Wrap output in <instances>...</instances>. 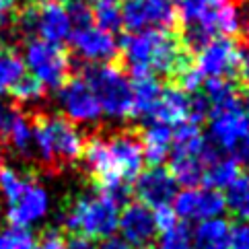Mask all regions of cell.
<instances>
[{
	"label": "cell",
	"mask_w": 249,
	"mask_h": 249,
	"mask_svg": "<svg viewBox=\"0 0 249 249\" xmlns=\"http://www.w3.org/2000/svg\"><path fill=\"white\" fill-rule=\"evenodd\" d=\"M58 105L62 115L72 124H95L103 115L97 97L83 76L66 78V83L58 89Z\"/></svg>",
	"instance_id": "9"
},
{
	"label": "cell",
	"mask_w": 249,
	"mask_h": 249,
	"mask_svg": "<svg viewBox=\"0 0 249 249\" xmlns=\"http://www.w3.org/2000/svg\"><path fill=\"white\" fill-rule=\"evenodd\" d=\"M237 64L239 41L229 35L210 39L196 58V68L208 78H237Z\"/></svg>",
	"instance_id": "10"
},
{
	"label": "cell",
	"mask_w": 249,
	"mask_h": 249,
	"mask_svg": "<svg viewBox=\"0 0 249 249\" xmlns=\"http://www.w3.org/2000/svg\"><path fill=\"white\" fill-rule=\"evenodd\" d=\"M21 0H0V27L13 25Z\"/></svg>",
	"instance_id": "35"
},
{
	"label": "cell",
	"mask_w": 249,
	"mask_h": 249,
	"mask_svg": "<svg viewBox=\"0 0 249 249\" xmlns=\"http://www.w3.org/2000/svg\"><path fill=\"white\" fill-rule=\"evenodd\" d=\"M120 208L97 192H83L74 196L62 210V225L72 235L87 239H107L118 231Z\"/></svg>",
	"instance_id": "4"
},
{
	"label": "cell",
	"mask_w": 249,
	"mask_h": 249,
	"mask_svg": "<svg viewBox=\"0 0 249 249\" xmlns=\"http://www.w3.org/2000/svg\"><path fill=\"white\" fill-rule=\"evenodd\" d=\"M62 4H68V2H72V0H60ZM83 2H87V0H83Z\"/></svg>",
	"instance_id": "41"
},
{
	"label": "cell",
	"mask_w": 249,
	"mask_h": 249,
	"mask_svg": "<svg viewBox=\"0 0 249 249\" xmlns=\"http://www.w3.org/2000/svg\"><path fill=\"white\" fill-rule=\"evenodd\" d=\"M241 175V163H237L233 157L220 155L212 163L204 167L202 185L208 190H227L237 177Z\"/></svg>",
	"instance_id": "24"
},
{
	"label": "cell",
	"mask_w": 249,
	"mask_h": 249,
	"mask_svg": "<svg viewBox=\"0 0 249 249\" xmlns=\"http://www.w3.org/2000/svg\"><path fill=\"white\" fill-rule=\"evenodd\" d=\"M33 249H66V239L62 237L60 231L50 229L39 239H35Z\"/></svg>",
	"instance_id": "32"
},
{
	"label": "cell",
	"mask_w": 249,
	"mask_h": 249,
	"mask_svg": "<svg viewBox=\"0 0 249 249\" xmlns=\"http://www.w3.org/2000/svg\"><path fill=\"white\" fill-rule=\"evenodd\" d=\"M153 218H155V225H157V231H169L177 225V216L171 206H157L153 210Z\"/></svg>",
	"instance_id": "33"
},
{
	"label": "cell",
	"mask_w": 249,
	"mask_h": 249,
	"mask_svg": "<svg viewBox=\"0 0 249 249\" xmlns=\"http://www.w3.org/2000/svg\"><path fill=\"white\" fill-rule=\"evenodd\" d=\"M33 124V155L48 171L56 173L81 161L85 136L76 124L62 113H35Z\"/></svg>",
	"instance_id": "3"
},
{
	"label": "cell",
	"mask_w": 249,
	"mask_h": 249,
	"mask_svg": "<svg viewBox=\"0 0 249 249\" xmlns=\"http://www.w3.org/2000/svg\"><path fill=\"white\" fill-rule=\"evenodd\" d=\"M188 111H190V93L177 89L175 85L163 87L161 99H159L157 107L148 120L163 122L167 126H179V124L188 122Z\"/></svg>",
	"instance_id": "19"
},
{
	"label": "cell",
	"mask_w": 249,
	"mask_h": 249,
	"mask_svg": "<svg viewBox=\"0 0 249 249\" xmlns=\"http://www.w3.org/2000/svg\"><path fill=\"white\" fill-rule=\"evenodd\" d=\"M225 206L237 220H249V175H239L227 188Z\"/></svg>",
	"instance_id": "26"
},
{
	"label": "cell",
	"mask_w": 249,
	"mask_h": 249,
	"mask_svg": "<svg viewBox=\"0 0 249 249\" xmlns=\"http://www.w3.org/2000/svg\"><path fill=\"white\" fill-rule=\"evenodd\" d=\"M239 105H241V111L249 118V87L239 89Z\"/></svg>",
	"instance_id": "39"
},
{
	"label": "cell",
	"mask_w": 249,
	"mask_h": 249,
	"mask_svg": "<svg viewBox=\"0 0 249 249\" xmlns=\"http://www.w3.org/2000/svg\"><path fill=\"white\" fill-rule=\"evenodd\" d=\"M227 210L225 196L218 190L208 188H185L183 192H177L173 198V212L175 216L183 220H206L216 218Z\"/></svg>",
	"instance_id": "15"
},
{
	"label": "cell",
	"mask_w": 249,
	"mask_h": 249,
	"mask_svg": "<svg viewBox=\"0 0 249 249\" xmlns=\"http://www.w3.org/2000/svg\"><path fill=\"white\" fill-rule=\"evenodd\" d=\"M35 4V37L50 43H64L72 33V23L66 6L60 0H33Z\"/></svg>",
	"instance_id": "17"
},
{
	"label": "cell",
	"mask_w": 249,
	"mask_h": 249,
	"mask_svg": "<svg viewBox=\"0 0 249 249\" xmlns=\"http://www.w3.org/2000/svg\"><path fill=\"white\" fill-rule=\"evenodd\" d=\"M120 54L132 78L161 74L169 81L188 68L192 52L183 46L179 33L171 29H142L124 37Z\"/></svg>",
	"instance_id": "1"
},
{
	"label": "cell",
	"mask_w": 249,
	"mask_h": 249,
	"mask_svg": "<svg viewBox=\"0 0 249 249\" xmlns=\"http://www.w3.org/2000/svg\"><path fill=\"white\" fill-rule=\"evenodd\" d=\"M118 229L122 239L132 249H150L157 239V225L153 218V210L142 202H128L120 212Z\"/></svg>",
	"instance_id": "14"
},
{
	"label": "cell",
	"mask_w": 249,
	"mask_h": 249,
	"mask_svg": "<svg viewBox=\"0 0 249 249\" xmlns=\"http://www.w3.org/2000/svg\"><path fill=\"white\" fill-rule=\"evenodd\" d=\"M179 37L190 52H200L218 35L235 37L241 31V17L233 0H179Z\"/></svg>",
	"instance_id": "2"
},
{
	"label": "cell",
	"mask_w": 249,
	"mask_h": 249,
	"mask_svg": "<svg viewBox=\"0 0 249 249\" xmlns=\"http://www.w3.org/2000/svg\"><path fill=\"white\" fill-rule=\"evenodd\" d=\"M35 245V235L31 229L8 225L0 227V249H33Z\"/></svg>",
	"instance_id": "29"
},
{
	"label": "cell",
	"mask_w": 249,
	"mask_h": 249,
	"mask_svg": "<svg viewBox=\"0 0 249 249\" xmlns=\"http://www.w3.org/2000/svg\"><path fill=\"white\" fill-rule=\"evenodd\" d=\"M245 41H247V43H249V23H247V25H245Z\"/></svg>",
	"instance_id": "40"
},
{
	"label": "cell",
	"mask_w": 249,
	"mask_h": 249,
	"mask_svg": "<svg viewBox=\"0 0 249 249\" xmlns=\"http://www.w3.org/2000/svg\"><path fill=\"white\" fill-rule=\"evenodd\" d=\"M177 183L167 167H150L146 171H140L134 179L132 194L142 202L144 206L157 208V206H169L177 196Z\"/></svg>",
	"instance_id": "16"
},
{
	"label": "cell",
	"mask_w": 249,
	"mask_h": 249,
	"mask_svg": "<svg viewBox=\"0 0 249 249\" xmlns=\"http://www.w3.org/2000/svg\"><path fill=\"white\" fill-rule=\"evenodd\" d=\"M204 97L208 99L210 113L239 109V89L231 78H208L204 83Z\"/></svg>",
	"instance_id": "23"
},
{
	"label": "cell",
	"mask_w": 249,
	"mask_h": 249,
	"mask_svg": "<svg viewBox=\"0 0 249 249\" xmlns=\"http://www.w3.org/2000/svg\"><path fill=\"white\" fill-rule=\"evenodd\" d=\"M2 138L8 142V146H11L17 155H21L25 159L33 157V124L27 115H25V111L13 107L11 120L6 124Z\"/></svg>",
	"instance_id": "22"
},
{
	"label": "cell",
	"mask_w": 249,
	"mask_h": 249,
	"mask_svg": "<svg viewBox=\"0 0 249 249\" xmlns=\"http://www.w3.org/2000/svg\"><path fill=\"white\" fill-rule=\"evenodd\" d=\"M229 249H249V220H239L231 227Z\"/></svg>",
	"instance_id": "31"
},
{
	"label": "cell",
	"mask_w": 249,
	"mask_h": 249,
	"mask_svg": "<svg viewBox=\"0 0 249 249\" xmlns=\"http://www.w3.org/2000/svg\"><path fill=\"white\" fill-rule=\"evenodd\" d=\"M93 23L107 33H118L124 29L122 25V0H93L91 4Z\"/></svg>",
	"instance_id": "25"
},
{
	"label": "cell",
	"mask_w": 249,
	"mask_h": 249,
	"mask_svg": "<svg viewBox=\"0 0 249 249\" xmlns=\"http://www.w3.org/2000/svg\"><path fill=\"white\" fill-rule=\"evenodd\" d=\"M25 74V62L17 50H0V93L8 91Z\"/></svg>",
	"instance_id": "28"
},
{
	"label": "cell",
	"mask_w": 249,
	"mask_h": 249,
	"mask_svg": "<svg viewBox=\"0 0 249 249\" xmlns=\"http://www.w3.org/2000/svg\"><path fill=\"white\" fill-rule=\"evenodd\" d=\"M66 249H97V245L93 243V239H87L81 235H72L66 241Z\"/></svg>",
	"instance_id": "36"
},
{
	"label": "cell",
	"mask_w": 249,
	"mask_h": 249,
	"mask_svg": "<svg viewBox=\"0 0 249 249\" xmlns=\"http://www.w3.org/2000/svg\"><path fill=\"white\" fill-rule=\"evenodd\" d=\"M46 91L48 89L31 74H23L19 81L8 89V93H11L15 103L23 105V107H35V105H39L46 99Z\"/></svg>",
	"instance_id": "27"
},
{
	"label": "cell",
	"mask_w": 249,
	"mask_h": 249,
	"mask_svg": "<svg viewBox=\"0 0 249 249\" xmlns=\"http://www.w3.org/2000/svg\"><path fill=\"white\" fill-rule=\"evenodd\" d=\"M68 41L78 60L87 62V64H107L120 56L115 37L111 33L99 29L97 25L72 29Z\"/></svg>",
	"instance_id": "12"
},
{
	"label": "cell",
	"mask_w": 249,
	"mask_h": 249,
	"mask_svg": "<svg viewBox=\"0 0 249 249\" xmlns=\"http://www.w3.org/2000/svg\"><path fill=\"white\" fill-rule=\"evenodd\" d=\"M107 150L111 163L118 177L122 181H134L144 165V155H142L140 136L136 130H113L105 134Z\"/></svg>",
	"instance_id": "11"
},
{
	"label": "cell",
	"mask_w": 249,
	"mask_h": 249,
	"mask_svg": "<svg viewBox=\"0 0 249 249\" xmlns=\"http://www.w3.org/2000/svg\"><path fill=\"white\" fill-rule=\"evenodd\" d=\"M97 249H132L126 241H124L122 237H107V239H103L101 241V245L97 247Z\"/></svg>",
	"instance_id": "37"
},
{
	"label": "cell",
	"mask_w": 249,
	"mask_h": 249,
	"mask_svg": "<svg viewBox=\"0 0 249 249\" xmlns=\"http://www.w3.org/2000/svg\"><path fill=\"white\" fill-rule=\"evenodd\" d=\"M237 78L243 87H249V43H239V64H237Z\"/></svg>",
	"instance_id": "34"
},
{
	"label": "cell",
	"mask_w": 249,
	"mask_h": 249,
	"mask_svg": "<svg viewBox=\"0 0 249 249\" xmlns=\"http://www.w3.org/2000/svg\"><path fill=\"white\" fill-rule=\"evenodd\" d=\"M231 225L225 218L198 220L192 233V249H229Z\"/></svg>",
	"instance_id": "21"
},
{
	"label": "cell",
	"mask_w": 249,
	"mask_h": 249,
	"mask_svg": "<svg viewBox=\"0 0 249 249\" xmlns=\"http://www.w3.org/2000/svg\"><path fill=\"white\" fill-rule=\"evenodd\" d=\"M138 136L142 144V155H144V163H148L150 167H159L169 159L173 144L171 126L157 120H148L142 132H138Z\"/></svg>",
	"instance_id": "18"
},
{
	"label": "cell",
	"mask_w": 249,
	"mask_h": 249,
	"mask_svg": "<svg viewBox=\"0 0 249 249\" xmlns=\"http://www.w3.org/2000/svg\"><path fill=\"white\" fill-rule=\"evenodd\" d=\"M132 118H150L163 93V85L157 76H138L132 78Z\"/></svg>",
	"instance_id": "20"
},
{
	"label": "cell",
	"mask_w": 249,
	"mask_h": 249,
	"mask_svg": "<svg viewBox=\"0 0 249 249\" xmlns=\"http://www.w3.org/2000/svg\"><path fill=\"white\" fill-rule=\"evenodd\" d=\"M81 76L97 97L101 113L115 122L132 118V85L120 66L87 64Z\"/></svg>",
	"instance_id": "5"
},
{
	"label": "cell",
	"mask_w": 249,
	"mask_h": 249,
	"mask_svg": "<svg viewBox=\"0 0 249 249\" xmlns=\"http://www.w3.org/2000/svg\"><path fill=\"white\" fill-rule=\"evenodd\" d=\"M11 113H13V107L0 99V138H2L4 130H6V124H8V120H11Z\"/></svg>",
	"instance_id": "38"
},
{
	"label": "cell",
	"mask_w": 249,
	"mask_h": 249,
	"mask_svg": "<svg viewBox=\"0 0 249 249\" xmlns=\"http://www.w3.org/2000/svg\"><path fill=\"white\" fill-rule=\"evenodd\" d=\"M177 21L175 0H124L122 25L130 33L142 29H169Z\"/></svg>",
	"instance_id": "8"
},
{
	"label": "cell",
	"mask_w": 249,
	"mask_h": 249,
	"mask_svg": "<svg viewBox=\"0 0 249 249\" xmlns=\"http://www.w3.org/2000/svg\"><path fill=\"white\" fill-rule=\"evenodd\" d=\"M23 62H25V70H29L31 76L37 78L50 91H58L70 74L68 52L60 43H50L39 37L27 39Z\"/></svg>",
	"instance_id": "6"
},
{
	"label": "cell",
	"mask_w": 249,
	"mask_h": 249,
	"mask_svg": "<svg viewBox=\"0 0 249 249\" xmlns=\"http://www.w3.org/2000/svg\"><path fill=\"white\" fill-rule=\"evenodd\" d=\"M150 249H192V233L185 225H175L173 229L163 231L161 237L155 239Z\"/></svg>",
	"instance_id": "30"
},
{
	"label": "cell",
	"mask_w": 249,
	"mask_h": 249,
	"mask_svg": "<svg viewBox=\"0 0 249 249\" xmlns=\"http://www.w3.org/2000/svg\"><path fill=\"white\" fill-rule=\"evenodd\" d=\"M206 140L220 155L249 163V118L239 109L212 113Z\"/></svg>",
	"instance_id": "7"
},
{
	"label": "cell",
	"mask_w": 249,
	"mask_h": 249,
	"mask_svg": "<svg viewBox=\"0 0 249 249\" xmlns=\"http://www.w3.org/2000/svg\"><path fill=\"white\" fill-rule=\"evenodd\" d=\"M50 212V196L41 183L35 179H27L21 194L13 202L6 204V218L11 225L29 229L43 220Z\"/></svg>",
	"instance_id": "13"
}]
</instances>
